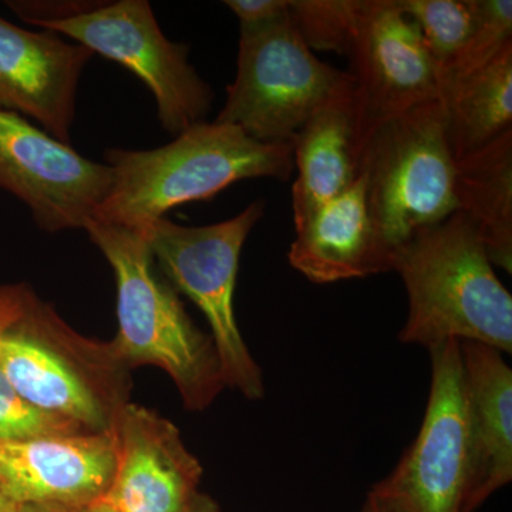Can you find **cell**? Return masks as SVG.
Returning <instances> with one entry per match:
<instances>
[{"instance_id":"cell-25","label":"cell","mask_w":512,"mask_h":512,"mask_svg":"<svg viewBox=\"0 0 512 512\" xmlns=\"http://www.w3.org/2000/svg\"><path fill=\"white\" fill-rule=\"evenodd\" d=\"M30 293L32 291L25 285L0 288V333L18 318L28 302Z\"/></svg>"},{"instance_id":"cell-18","label":"cell","mask_w":512,"mask_h":512,"mask_svg":"<svg viewBox=\"0 0 512 512\" xmlns=\"http://www.w3.org/2000/svg\"><path fill=\"white\" fill-rule=\"evenodd\" d=\"M454 194L491 264L511 274L512 130L456 161Z\"/></svg>"},{"instance_id":"cell-1","label":"cell","mask_w":512,"mask_h":512,"mask_svg":"<svg viewBox=\"0 0 512 512\" xmlns=\"http://www.w3.org/2000/svg\"><path fill=\"white\" fill-rule=\"evenodd\" d=\"M114 180L94 221L140 229L178 205L205 201L251 178L288 181L295 171L289 144L259 143L241 128L204 121L154 150L106 153Z\"/></svg>"},{"instance_id":"cell-21","label":"cell","mask_w":512,"mask_h":512,"mask_svg":"<svg viewBox=\"0 0 512 512\" xmlns=\"http://www.w3.org/2000/svg\"><path fill=\"white\" fill-rule=\"evenodd\" d=\"M419 29L439 76L466 45L474 25V0H397Z\"/></svg>"},{"instance_id":"cell-24","label":"cell","mask_w":512,"mask_h":512,"mask_svg":"<svg viewBox=\"0 0 512 512\" xmlns=\"http://www.w3.org/2000/svg\"><path fill=\"white\" fill-rule=\"evenodd\" d=\"M291 0H227L224 5L235 13L241 29L256 28L288 15Z\"/></svg>"},{"instance_id":"cell-7","label":"cell","mask_w":512,"mask_h":512,"mask_svg":"<svg viewBox=\"0 0 512 512\" xmlns=\"http://www.w3.org/2000/svg\"><path fill=\"white\" fill-rule=\"evenodd\" d=\"M348 72L322 62L284 18L241 29L237 76L218 123L259 143L289 144L336 94L352 86Z\"/></svg>"},{"instance_id":"cell-6","label":"cell","mask_w":512,"mask_h":512,"mask_svg":"<svg viewBox=\"0 0 512 512\" xmlns=\"http://www.w3.org/2000/svg\"><path fill=\"white\" fill-rule=\"evenodd\" d=\"M264 212L258 200L218 224L184 227L163 218L140 229L168 284L207 319L225 387L249 400L265 396L264 377L238 328L234 296L242 249Z\"/></svg>"},{"instance_id":"cell-10","label":"cell","mask_w":512,"mask_h":512,"mask_svg":"<svg viewBox=\"0 0 512 512\" xmlns=\"http://www.w3.org/2000/svg\"><path fill=\"white\" fill-rule=\"evenodd\" d=\"M110 165L0 109V187L28 205L47 232L86 229L113 185Z\"/></svg>"},{"instance_id":"cell-16","label":"cell","mask_w":512,"mask_h":512,"mask_svg":"<svg viewBox=\"0 0 512 512\" xmlns=\"http://www.w3.org/2000/svg\"><path fill=\"white\" fill-rule=\"evenodd\" d=\"M295 229L288 261L313 284H335L387 272L360 174L349 190L323 204Z\"/></svg>"},{"instance_id":"cell-8","label":"cell","mask_w":512,"mask_h":512,"mask_svg":"<svg viewBox=\"0 0 512 512\" xmlns=\"http://www.w3.org/2000/svg\"><path fill=\"white\" fill-rule=\"evenodd\" d=\"M114 60L136 74L157 103L158 120L171 136L207 121L211 86L192 67L190 49L168 40L146 0H120L57 20L36 23Z\"/></svg>"},{"instance_id":"cell-26","label":"cell","mask_w":512,"mask_h":512,"mask_svg":"<svg viewBox=\"0 0 512 512\" xmlns=\"http://www.w3.org/2000/svg\"><path fill=\"white\" fill-rule=\"evenodd\" d=\"M187 512H221V508L210 495L198 493Z\"/></svg>"},{"instance_id":"cell-9","label":"cell","mask_w":512,"mask_h":512,"mask_svg":"<svg viewBox=\"0 0 512 512\" xmlns=\"http://www.w3.org/2000/svg\"><path fill=\"white\" fill-rule=\"evenodd\" d=\"M431 387L419 434L396 468L373 485L386 512H461L468 477L463 359L457 340L429 350Z\"/></svg>"},{"instance_id":"cell-19","label":"cell","mask_w":512,"mask_h":512,"mask_svg":"<svg viewBox=\"0 0 512 512\" xmlns=\"http://www.w3.org/2000/svg\"><path fill=\"white\" fill-rule=\"evenodd\" d=\"M440 100L456 161L512 130V46L481 70L444 84Z\"/></svg>"},{"instance_id":"cell-28","label":"cell","mask_w":512,"mask_h":512,"mask_svg":"<svg viewBox=\"0 0 512 512\" xmlns=\"http://www.w3.org/2000/svg\"><path fill=\"white\" fill-rule=\"evenodd\" d=\"M79 510H74V508L50 507V505H23V507H20V512H79Z\"/></svg>"},{"instance_id":"cell-11","label":"cell","mask_w":512,"mask_h":512,"mask_svg":"<svg viewBox=\"0 0 512 512\" xmlns=\"http://www.w3.org/2000/svg\"><path fill=\"white\" fill-rule=\"evenodd\" d=\"M348 57L359 150L380 124L440 100L439 72L397 0H369Z\"/></svg>"},{"instance_id":"cell-3","label":"cell","mask_w":512,"mask_h":512,"mask_svg":"<svg viewBox=\"0 0 512 512\" xmlns=\"http://www.w3.org/2000/svg\"><path fill=\"white\" fill-rule=\"evenodd\" d=\"M84 231L116 278L119 332L110 342L113 352L130 370L163 369L188 410L210 407L225 387L214 342L192 322L173 286L158 278L143 231L99 221Z\"/></svg>"},{"instance_id":"cell-29","label":"cell","mask_w":512,"mask_h":512,"mask_svg":"<svg viewBox=\"0 0 512 512\" xmlns=\"http://www.w3.org/2000/svg\"><path fill=\"white\" fill-rule=\"evenodd\" d=\"M0 512H20L19 505L6 497L2 490H0Z\"/></svg>"},{"instance_id":"cell-14","label":"cell","mask_w":512,"mask_h":512,"mask_svg":"<svg viewBox=\"0 0 512 512\" xmlns=\"http://www.w3.org/2000/svg\"><path fill=\"white\" fill-rule=\"evenodd\" d=\"M92 56L55 32H33L0 18V109L32 117L69 143L77 86Z\"/></svg>"},{"instance_id":"cell-12","label":"cell","mask_w":512,"mask_h":512,"mask_svg":"<svg viewBox=\"0 0 512 512\" xmlns=\"http://www.w3.org/2000/svg\"><path fill=\"white\" fill-rule=\"evenodd\" d=\"M116 468L104 500L121 512H187L200 493L202 467L180 430L128 402L113 429Z\"/></svg>"},{"instance_id":"cell-5","label":"cell","mask_w":512,"mask_h":512,"mask_svg":"<svg viewBox=\"0 0 512 512\" xmlns=\"http://www.w3.org/2000/svg\"><path fill=\"white\" fill-rule=\"evenodd\" d=\"M359 174L377 248L390 271L397 249L457 211L456 158L443 101L421 104L376 127L360 146Z\"/></svg>"},{"instance_id":"cell-17","label":"cell","mask_w":512,"mask_h":512,"mask_svg":"<svg viewBox=\"0 0 512 512\" xmlns=\"http://www.w3.org/2000/svg\"><path fill=\"white\" fill-rule=\"evenodd\" d=\"M292 148L296 170L292 211L296 228L323 204L349 190L359 178L352 86L332 97L306 121Z\"/></svg>"},{"instance_id":"cell-22","label":"cell","mask_w":512,"mask_h":512,"mask_svg":"<svg viewBox=\"0 0 512 512\" xmlns=\"http://www.w3.org/2000/svg\"><path fill=\"white\" fill-rule=\"evenodd\" d=\"M512 46L511 0H474V25L456 60L439 76L444 84L466 77L493 62Z\"/></svg>"},{"instance_id":"cell-30","label":"cell","mask_w":512,"mask_h":512,"mask_svg":"<svg viewBox=\"0 0 512 512\" xmlns=\"http://www.w3.org/2000/svg\"><path fill=\"white\" fill-rule=\"evenodd\" d=\"M360 512H386L383 510L382 507H379L375 503V501L370 500V498H367L366 504L363 505L362 511Z\"/></svg>"},{"instance_id":"cell-23","label":"cell","mask_w":512,"mask_h":512,"mask_svg":"<svg viewBox=\"0 0 512 512\" xmlns=\"http://www.w3.org/2000/svg\"><path fill=\"white\" fill-rule=\"evenodd\" d=\"M74 433H86V430L73 421L37 409L20 396L0 370V443Z\"/></svg>"},{"instance_id":"cell-27","label":"cell","mask_w":512,"mask_h":512,"mask_svg":"<svg viewBox=\"0 0 512 512\" xmlns=\"http://www.w3.org/2000/svg\"><path fill=\"white\" fill-rule=\"evenodd\" d=\"M79 512H121L117 510L114 505H111L109 501L100 498V500L94 501V503L86 505V507L80 508Z\"/></svg>"},{"instance_id":"cell-2","label":"cell","mask_w":512,"mask_h":512,"mask_svg":"<svg viewBox=\"0 0 512 512\" xmlns=\"http://www.w3.org/2000/svg\"><path fill=\"white\" fill-rule=\"evenodd\" d=\"M409 296L403 343L427 350L450 340L512 352V296L460 211L421 229L393 255Z\"/></svg>"},{"instance_id":"cell-4","label":"cell","mask_w":512,"mask_h":512,"mask_svg":"<svg viewBox=\"0 0 512 512\" xmlns=\"http://www.w3.org/2000/svg\"><path fill=\"white\" fill-rule=\"evenodd\" d=\"M0 370L37 409L90 433L111 431L130 399L131 370L110 342L84 338L33 292L0 333Z\"/></svg>"},{"instance_id":"cell-13","label":"cell","mask_w":512,"mask_h":512,"mask_svg":"<svg viewBox=\"0 0 512 512\" xmlns=\"http://www.w3.org/2000/svg\"><path fill=\"white\" fill-rule=\"evenodd\" d=\"M114 468L111 431L0 443V490L19 507L79 510L106 495Z\"/></svg>"},{"instance_id":"cell-15","label":"cell","mask_w":512,"mask_h":512,"mask_svg":"<svg viewBox=\"0 0 512 512\" xmlns=\"http://www.w3.org/2000/svg\"><path fill=\"white\" fill-rule=\"evenodd\" d=\"M460 346L468 441L461 512H476L512 480V370L500 350L476 342Z\"/></svg>"},{"instance_id":"cell-20","label":"cell","mask_w":512,"mask_h":512,"mask_svg":"<svg viewBox=\"0 0 512 512\" xmlns=\"http://www.w3.org/2000/svg\"><path fill=\"white\" fill-rule=\"evenodd\" d=\"M369 0H291L288 18L306 46L349 56Z\"/></svg>"}]
</instances>
